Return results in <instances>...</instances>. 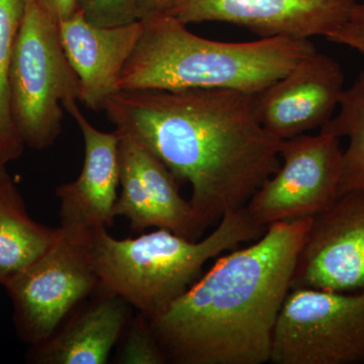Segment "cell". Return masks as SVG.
<instances>
[{
  "mask_svg": "<svg viewBox=\"0 0 364 364\" xmlns=\"http://www.w3.org/2000/svg\"><path fill=\"white\" fill-rule=\"evenodd\" d=\"M117 131L148 148L205 226L246 207L280 166L282 141L259 123L252 93L223 88L121 90L105 109Z\"/></svg>",
  "mask_w": 364,
  "mask_h": 364,
  "instance_id": "6da1fadb",
  "label": "cell"
},
{
  "mask_svg": "<svg viewBox=\"0 0 364 364\" xmlns=\"http://www.w3.org/2000/svg\"><path fill=\"white\" fill-rule=\"evenodd\" d=\"M314 218L275 223L147 317L167 363L263 364Z\"/></svg>",
  "mask_w": 364,
  "mask_h": 364,
  "instance_id": "7a4b0ae2",
  "label": "cell"
},
{
  "mask_svg": "<svg viewBox=\"0 0 364 364\" xmlns=\"http://www.w3.org/2000/svg\"><path fill=\"white\" fill-rule=\"evenodd\" d=\"M141 21L121 90L223 88L254 95L316 50L310 39L282 36L246 43L208 40L167 14Z\"/></svg>",
  "mask_w": 364,
  "mask_h": 364,
  "instance_id": "3957f363",
  "label": "cell"
},
{
  "mask_svg": "<svg viewBox=\"0 0 364 364\" xmlns=\"http://www.w3.org/2000/svg\"><path fill=\"white\" fill-rule=\"evenodd\" d=\"M265 231L245 207L228 213L215 231L200 241L161 228L127 239L114 238L107 229L95 230L91 235V257L98 287L152 317L193 284L208 260L257 240Z\"/></svg>",
  "mask_w": 364,
  "mask_h": 364,
  "instance_id": "277c9868",
  "label": "cell"
},
{
  "mask_svg": "<svg viewBox=\"0 0 364 364\" xmlns=\"http://www.w3.org/2000/svg\"><path fill=\"white\" fill-rule=\"evenodd\" d=\"M14 127L25 146L49 148L62 130L63 105L80 100V82L67 59L58 21L38 0H26L9 68Z\"/></svg>",
  "mask_w": 364,
  "mask_h": 364,
  "instance_id": "5b68a950",
  "label": "cell"
},
{
  "mask_svg": "<svg viewBox=\"0 0 364 364\" xmlns=\"http://www.w3.org/2000/svg\"><path fill=\"white\" fill-rule=\"evenodd\" d=\"M59 228L52 247L4 287L13 303L18 335L32 346L53 336L72 311L100 287L91 257L93 231Z\"/></svg>",
  "mask_w": 364,
  "mask_h": 364,
  "instance_id": "8992f818",
  "label": "cell"
},
{
  "mask_svg": "<svg viewBox=\"0 0 364 364\" xmlns=\"http://www.w3.org/2000/svg\"><path fill=\"white\" fill-rule=\"evenodd\" d=\"M270 363L364 364V291L291 289L275 324Z\"/></svg>",
  "mask_w": 364,
  "mask_h": 364,
  "instance_id": "52a82bcc",
  "label": "cell"
},
{
  "mask_svg": "<svg viewBox=\"0 0 364 364\" xmlns=\"http://www.w3.org/2000/svg\"><path fill=\"white\" fill-rule=\"evenodd\" d=\"M342 155L340 139L324 132L282 141V164L249 200V215L267 228L325 212L339 198Z\"/></svg>",
  "mask_w": 364,
  "mask_h": 364,
  "instance_id": "ba28073f",
  "label": "cell"
},
{
  "mask_svg": "<svg viewBox=\"0 0 364 364\" xmlns=\"http://www.w3.org/2000/svg\"><path fill=\"white\" fill-rule=\"evenodd\" d=\"M364 291V193H347L316 215L296 260L291 289Z\"/></svg>",
  "mask_w": 364,
  "mask_h": 364,
  "instance_id": "9c48e42d",
  "label": "cell"
},
{
  "mask_svg": "<svg viewBox=\"0 0 364 364\" xmlns=\"http://www.w3.org/2000/svg\"><path fill=\"white\" fill-rule=\"evenodd\" d=\"M344 90L338 62L316 49L284 77L254 93L253 109L261 126L284 141L322 128Z\"/></svg>",
  "mask_w": 364,
  "mask_h": 364,
  "instance_id": "30bf717a",
  "label": "cell"
},
{
  "mask_svg": "<svg viewBox=\"0 0 364 364\" xmlns=\"http://www.w3.org/2000/svg\"><path fill=\"white\" fill-rule=\"evenodd\" d=\"M355 0H176L170 16L188 23L222 21L261 38H327L350 16Z\"/></svg>",
  "mask_w": 364,
  "mask_h": 364,
  "instance_id": "8fae6325",
  "label": "cell"
},
{
  "mask_svg": "<svg viewBox=\"0 0 364 364\" xmlns=\"http://www.w3.org/2000/svg\"><path fill=\"white\" fill-rule=\"evenodd\" d=\"M64 109L77 124L85 141V163L80 176L56 189L61 228L68 231L92 232L114 225L119 186V131L102 132L90 123L70 100Z\"/></svg>",
  "mask_w": 364,
  "mask_h": 364,
  "instance_id": "7c38bea8",
  "label": "cell"
},
{
  "mask_svg": "<svg viewBox=\"0 0 364 364\" xmlns=\"http://www.w3.org/2000/svg\"><path fill=\"white\" fill-rule=\"evenodd\" d=\"M60 41L80 82L79 102L91 111H102L109 98L121 91L122 75L135 50L141 21L100 26L86 20L79 9L58 21Z\"/></svg>",
  "mask_w": 364,
  "mask_h": 364,
  "instance_id": "4fadbf2b",
  "label": "cell"
},
{
  "mask_svg": "<svg viewBox=\"0 0 364 364\" xmlns=\"http://www.w3.org/2000/svg\"><path fill=\"white\" fill-rule=\"evenodd\" d=\"M100 296L62 329L32 346L30 360L40 364H105L130 322V305L98 287Z\"/></svg>",
  "mask_w": 364,
  "mask_h": 364,
  "instance_id": "5bb4252c",
  "label": "cell"
},
{
  "mask_svg": "<svg viewBox=\"0 0 364 364\" xmlns=\"http://www.w3.org/2000/svg\"><path fill=\"white\" fill-rule=\"evenodd\" d=\"M119 133V147L135 164L145 195L156 215L158 228L198 240L207 226L196 215L191 202L182 198L178 181L154 153L132 136Z\"/></svg>",
  "mask_w": 364,
  "mask_h": 364,
  "instance_id": "9a60e30c",
  "label": "cell"
},
{
  "mask_svg": "<svg viewBox=\"0 0 364 364\" xmlns=\"http://www.w3.org/2000/svg\"><path fill=\"white\" fill-rule=\"evenodd\" d=\"M60 228L46 227L26 212L16 184L0 196V286L33 264L58 238Z\"/></svg>",
  "mask_w": 364,
  "mask_h": 364,
  "instance_id": "2e32d148",
  "label": "cell"
},
{
  "mask_svg": "<svg viewBox=\"0 0 364 364\" xmlns=\"http://www.w3.org/2000/svg\"><path fill=\"white\" fill-rule=\"evenodd\" d=\"M339 112L320 129L337 138L348 139L342 155L339 196L364 193V85L359 79L340 100Z\"/></svg>",
  "mask_w": 364,
  "mask_h": 364,
  "instance_id": "e0dca14e",
  "label": "cell"
},
{
  "mask_svg": "<svg viewBox=\"0 0 364 364\" xmlns=\"http://www.w3.org/2000/svg\"><path fill=\"white\" fill-rule=\"evenodd\" d=\"M26 0H0V162L18 159L25 144L13 122L9 100V68Z\"/></svg>",
  "mask_w": 364,
  "mask_h": 364,
  "instance_id": "ac0fdd59",
  "label": "cell"
},
{
  "mask_svg": "<svg viewBox=\"0 0 364 364\" xmlns=\"http://www.w3.org/2000/svg\"><path fill=\"white\" fill-rule=\"evenodd\" d=\"M119 186L114 214L127 218L131 229L142 233L151 227L158 228L157 218L144 191L142 181L130 156L119 147Z\"/></svg>",
  "mask_w": 364,
  "mask_h": 364,
  "instance_id": "d6986e66",
  "label": "cell"
},
{
  "mask_svg": "<svg viewBox=\"0 0 364 364\" xmlns=\"http://www.w3.org/2000/svg\"><path fill=\"white\" fill-rule=\"evenodd\" d=\"M126 335L116 363L164 364L167 363L161 347L151 329L149 320L142 313L136 314L124 329Z\"/></svg>",
  "mask_w": 364,
  "mask_h": 364,
  "instance_id": "ffe728a7",
  "label": "cell"
},
{
  "mask_svg": "<svg viewBox=\"0 0 364 364\" xmlns=\"http://www.w3.org/2000/svg\"><path fill=\"white\" fill-rule=\"evenodd\" d=\"M86 20L100 26L127 25L138 21L136 0H78Z\"/></svg>",
  "mask_w": 364,
  "mask_h": 364,
  "instance_id": "44dd1931",
  "label": "cell"
},
{
  "mask_svg": "<svg viewBox=\"0 0 364 364\" xmlns=\"http://www.w3.org/2000/svg\"><path fill=\"white\" fill-rule=\"evenodd\" d=\"M326 39L336 44L348 46L364 54V2L356 4L343 25ZM358 79L364 85V71Z\"/></svg>",
  "mask_w": 364,
  "mask_h": 364,
  "instance_id": "7402d4cb",
  "label": "cell"
},
{
  "mask_svg": "<svg viewBox=\"0 0 364 364\" xmlns=\"http://www.w3.org/2000/svg\"><path fill=\"white\" fill-rule=\"evenodd\" d=\"M174 1L176 0H136V18L142 21L167 14Z\"/></svg>",
  "mask_w": 364,
  "mask_h": 364,
  "instance_id": "603a6c76",
  "label": "cell"
},
{
  "mask_svg": "<svg viewBox=\"0 0 364 364\" xmlns=\"http://www.w3.org/2000/svg\"><path fill=\"white\" fill-rule=\"evenodd\" d=\"M38 1L57 21L69 18L78 9V0H38Z\"/></svg>",
  "mask_w": 364,
  "mask_h": 364,
  "instance_id": "cb8c5ba5",
  "label": "cell"
},
{
  "mask_svg": "<svg viewBox=\"0 0 364 364\" xmlns=\"http://www.w3.org/2000/svg\"><path fill=\"white\" fill-rule=\"evenodd\" d=\"M14 182L7 172L6 163L0 162V196L6 193L7 188Z\"/></svg>",
  "mask_w": 364,
  "mask_h": 364,
  "instance_id": "d4e9b609",
  "label": "cell"
}]
</instances>
